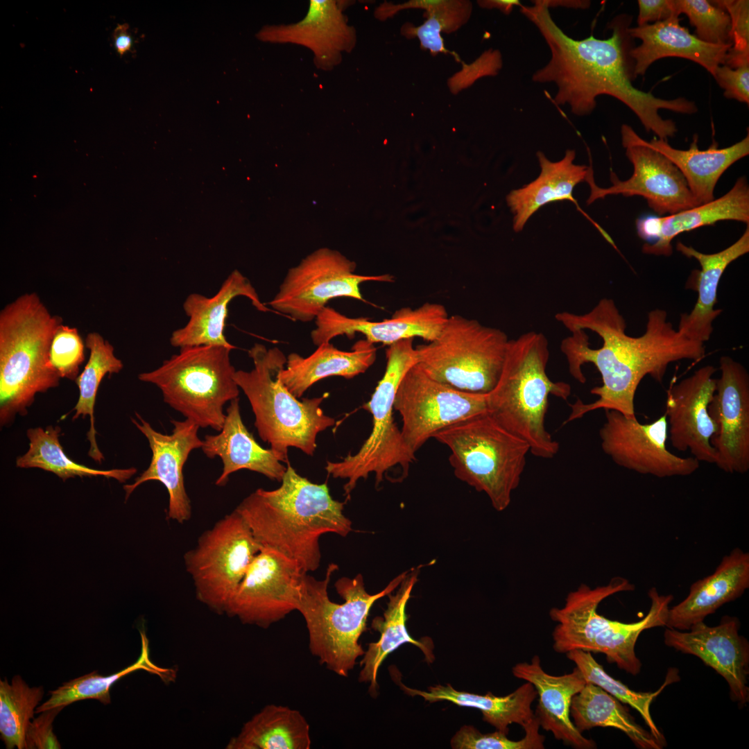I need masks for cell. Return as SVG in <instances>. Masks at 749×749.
Returning <instances> with one entry per match:
<instances>
[{
    "instance_id": "cell-1",
    "label": "cell",
    "mask_w": 749,
    "mask_h": 749,
    "mask_svg": "<svg viewBox=\"0 0 749 749\" xmlns=\"http://www.w3.org/2000/svg\"><path fill=\"white\" fill-rule=\"evenodd\" d=\"M555 318L571 334L560 344L571 376L585 383L581 367L591 363L602 380L601 386L590 390L598 399L589 404L577 399L570 404L571 412L565 424L599 408L636 417L635 397L646 376L662 383L671 363L698 361L705 356L704 343L689 340L674 329L663 309L648 313L646 330L638 337L626 334V321L609 298L600 300L587 313L562 311Z\"/></svg>"
},
{
    "instance_id": "cell-2",
    "label": "cell",
    "mask_w": 749,
    "mask_h": 749,
    "mask_svg": "<svg viewBox=\"0 0 749 749\" xmlns=\"http://www.w3.org/2000/svg\"><path fill=\"white\" fill-rule=\"evenodd\" d=\"M533 2V6H521L520 11L544 39L551 58L533 74L532 80L553 83L557 87L553 98L557 105H568L574 114L582 117L593 112L599 96H611L628 107L646 131L664 140L673 137L678 130L674 121L664 119L659 110L687 114L697 112L696 103L684 97L663 99L632 85L630 16L622 14L613 19L610 24L612 35L607 39L591 35L575 40L553 21L546 0Z\"/></svg>"
},
{
    "instance_id": "cell-3",
    "label": "cell",
    "mask_w": 749,
    "mask_h": 749,
    "mask_svg": "<svg viewBox=\"0 0 749 749\" xmlns=\"http://www.w3.org/2000/svg\"><path fill=\"white\" fill-rule=\"evenodd\" d=\"M344 505L332 497L327 483L310 481L289 463L279 487L257 489L234 510L262 548L296 561L308 573L320 566L321 535L345 537L352 531Z\"/></svg>"
},
{
    "instance_id": "cell-4",
    "label": "cell",
    "mask_w": 749,
    "mask_h": 749,
    "mask_svg": "<svg viewBox=\"0 0 749 749\" xmlns=\"http://www.w3.org/2000/svg\"><path fill=\"white\" fill-rule=\"evenodd\" d=\"M549 343L541 332H528L509 340L498 381L487 393L488 415L542 458H551L559 450L545 427L549 396L567 400L571 394L569 384L549 377Z\"/></svg>"
},
{
    "instance_id": "cell-5",
    "label": "cell",
    "mask_w": 749,
    "mask_h": 749,
    "mask_svg": "<svg viewBox=\"0 0 749 749\" xmlns=\"http://www.w3.org/2000/svg\"><path fill=\"white\" fill-rule=\"evenodd\" d=\"M63 319L51 313L36 293H26L0 312V423L24 416L36 394L59 386L51 363L54 335Z\"/></svg>"
},
{
    "instance_id": "cell-6",
    "label": "cell",
    "mask_w": 749,
    "mask_h": 749,
    "mask_svg": "<svg viewBox=\"0 0 749 749\" xmlns=\"http://www.w3.org/2000/svg\"><path fill=\"white\" fill-rule=\"evenodd\" d=\"M633 590L635 585L628 579L616 576L606 585L592 588L581 584L570 592L562 608L549 611L551 619L557 623L552 632L554 651L565 654L573 650L603 653L609 663L632 675L639 674L642 663L635 653L637 639L646 630L666 626L673 596L651 588L649 610L635 622L614 621L598 613L599 605L606 598Z\"/></svg>"
},
{
    "instance_id": "cell-7",
    "label": "cell",
    "mask_w": 749,
    "mask_h": 749,
    "mask_svg": "<svg viewBox=\"0 0 749 749\" xmlns=\"http://www.w3.org/2000/svg\"><path fill=\"white\" fill-rule=\"evenodd\" d=\"M248 355L252 369L236 370L234 380L250 404L259 436L282 462L289 463V447L313 456L318 433L336 424L320 407L325 397L300 400L289 391L279 377L286 356L278 347L255 343Z\"/></svg>"
},
{
    "instance_id": "cell-8",
    "label": "cell",
    "mask_w": 749,
    "mask_h": 749,
    "mask_svg": "<svg viewBox=\"0 0 749 749\" xmlns=\"http://www.w3.org/2000/svg\"><path fill=\"white\" fill-rule=\"evenodd\" d=\"M338 569L336 564L330 563L322 580L305 574L298 611L306 622L310 652L327 669L347 677L358 657L365 653L359 639L366 630L371 608L376 601L392 593L408 571L395 577L374 594L365 590L361 574L354 578L341 577L334 584L344 600L340 604L331 601L328 595L331 578Z\"/></svg>"
},
{
    "instance_id": "cell-9",
    "label": "cell",
    "mask_w": 749,
    "mask_h": 749,
    "mask_svg": "<svg viewBox=\"0 0 749 749\" xmlns=\"http://www.w3.org/2000/svg\"><path fill=\"white\" fill-rule=\"evenodd\" d=\"M433 438L450 449L449 461L456 478L484 492L496 510L508 508L530 452L526 442L488 413L446 427Z\"/></svg>"
},
{
    "instance_id": "cell-10",
    "label": "cell",
    "mask_w": 749,
    "mask_h": 749,
    "mask_svg": "<svg viewBox=\"0 0 749 749\" xmlns=\"http://www.w3.org/2000/svg\"><path fill=\"white\" fill-rule=\"evenodd\" d=\"M234 348L194 345L180 348L157 369L138 379L159 388L165 403L200 428L220 431L226 414L223 407L238 398L236 370L230 361Z\"/></svg>"
},
{
    "instance_id": "cell-11",
    "label": "cell",
    "mask_w": 749,
    "mask_h": 749,
    "mask_svg": "<svg viewBox=\"0 0 749 749\" xmlns=\"http://www.w3.org/2000/svg\"><path fill=\"white\" fill-rule=\"evenodd\" d=\"M386 366L370 399L363 408L370 413L372 429L368 438L354 454H348L338 462L327 461L325 470L334 479H344L345 495L350 498L357 482L374 473L376 486L384 481L388 472L397 466L402 468V478L415 460V454L406 445L401 429L393 417L394 400L398 386L406 372L417 363L413 338L400 341L386 350Z\"/></svg>"
},
{
    "instance_id": "cell-12",
    "label": "cell",
    "mask_w": 749,
    "mask_h": 749,
    "mask_svg": "<svg viewBox=\"0 0 749 749\" xmlns=\"http://www.w3.org/2000/svg\"><path fill=\"white\" fill-rule=\"evenodd\" d=\"M502 330L449 316L438 336L418 345L417 364L431 378L460 390L488 393L501 372L509 342Z\"/></svg>"
},
{
    "instance_id": "cell-13",
    "label": "cell",
    "mask_w": 749,
    "mask_h": 749,
    "mask_svg": "<svg viewBox=\"0 0 749 749\" xmlns=\"http://www.w3.org/2000/svg\"><path fill=\"white\" fill-rule=\"evenodd\" d=\"M262 549L235 510L216 522L183 556L197 599L213 612L225 614L250 565Z\"/></svg>"
},
{
    "instance_id": "cell-14",
    "label": "cell",
    "mask_w": 749,
    "mask_h": 749,
    "mask_svg": "<svg viewBox=\"0 0 749 749\" xmlns=\"http://www.w3.org/2000/svg\"><path fill=\"white\" fill-rule=\"evenodd\" d=\"M356 264L337 250L319 248L290 268L268 304L276 312L302 322L315 320L327 304L337 298L365 302L361 284L393 282V276L363 275Z\"/></svg>"
},
{
    "instance_id": "cell-15",
    "label": "cell",
    "mask_w": 749,
    "mask_h": 749,
    "mask_svg": "<svg viewBox=\"0 0 749 749\" xmlns=\"http://www.w3.org/2000/svg\"><path fill=\"white\" fill-rule=\"evenodd\" d=\"M394 410L402 417L403 438L415 454L438 431L487 413V393L454 388L431 378L416 363L398 386Z\"/></svg>"
},
{
    "instance_id": "cell-16",
    "label": "cell",
    "mask_w": 749,
    "mask_h": 749,
    "mask_svg": "<svg viewBox=\"0 0 749 749\" xmlns=\"http://www.w3.org/2000/svg\"><path fill=\"white\" fill-rule=\"evenodd\" d=\"M621 141L626 155L633 166V173L626 180H620L614 172L609 187L597 186L592 165L585 182L590 188L587 204L609 195L626 197L639 196L658 215H670L698 206L687 182L679 169L665 156L651 148L631 126L623 124Z\"/></svg>"
},
{
    "instance_id": "cell-17",
    "label": "cell",
    "mask_w": 749,
    "mask_h": 749,
    "mask_svg": "<svg viewBox=\"0 0 749 749\" xmlns=\"http://www.w3.org/2000/svg\"><path fill=\"white\" fill-rule=\"evenodd\" d=\"M305 574L296 561L263 548L250 565L225 614L243 624L268 628L298 610Z\"/></svg>"
},
{
    "instance_id": "cell-18",
    "label": "cell",
    "mask_w": 749,
    "mask_h": 749,
    "mask_svg": "<svg viewBox=\"0 0 749 749\" xmlns=\"http://www.w3.org/2000/svg\"><path fill=\"white\" fill-rule=\"evenodd\" d=\"M599 437L603 452L617 465L659 478L689 476L699 467L695 458L681 457L666 447L668 429L664 414L653 422L640 423L615 410H604Z\"/></svg>"
},
{
    "instance_id": "cell-19",
    "label": "cell",
    "mask_w": 749,
    "mask_h": 749,
    "mask_svg": "<svg viewBox=\"0 0 749 749\" xmlns=\"http://www.w3.org/2000/svg\"><path fill=\"white\" fill-rule=\"evenodd\" d=\"M719 365L721 376L708 407L717 426L711 439L715 464L728 473L745 474L749 470V374L728 356H721Z\"/></svg>"
},
{
    "instance_id": "cell-20",
    "label": "cell",
    "mask_w": 749,
    "mask_h": 749,
    "mask_svg": "<svg viewBox=\"0 0 749 749\" xmlns=\"http://www.w3.org/2000/svg\"><path fill=\"white\" fill-rule=\"evenodd\" d=\"M740 621L723 617L719 624L697 623L688 630L669 628L664 644L685 654L696 656L727 682L732 700L743 707L749 701V644L739 635Z\"/></svg>"
},
{
    "instance_id": "cell-21",
    "label": "cell",
    "mask_w": 749,
    "mask_h": 749,
    "mask_svg": "<svg viewBox=\"0 0 749 749\" xmlns=\"http://www.w3.org/2000/svg\"><path fill=\"white\" fill-rule=\"evenodd\" d=\"M716 369L703 366L666 391L664 415L668 438L678 451H689L699 462L716 463V454L711 439L717 426L709 413V404L716 390Z\"/></svg>"
},
{
    "instance_id": "cell-22",
    "label": "cell",
    "mask_w": 749,
    "mask_h": 749,
    "mask_svg": "<svg viewBox=\"0 0 749 749\" xmlns=\"http://www.w3.org/2000/svg\"><path fill=\"white\" fill-rule=\"evenodd\" d=\"M135 415L132 422L148 440L152 458L148 467L132 483L123 485L126 500L142 483L158 481L169 494L167 518L184 524L191 519L192 508L184 486L183 467L189 454L202 447L203 440L198 436L200 427L187 419L173 420L172 433L164 434L155 431L137 413Z\"/></svg>"
},
{
    "instance_id": "cell-23",
    "label": "cell",
    "mask_w": 749,
    "mask_h": 749,
    "mask_svg": "<svg viewBox=\"0 0 749 749\" xmlns=\"http://www.w3.org/2000/svg\"><path fill=\"white\" fill-rule=\"evenodd\" d=\"M448 317L445 306L433 302L415 309L401 308L390 318L381 321L348 317L327 306L314 320L316 327L311 332V338L316 346L329 343L338 336L352 338L356 333L373 344L388 346L416 337L430 342L438 336Z\"/></svg>"
},
{
    "instance_id": "cell-24",
    "label": "cell",
    "mask_w": 749,
    "mask_h": 749,
    "mask_svg": "<svg viewBox=\"0 0 749 749\" xmlns=\"http://www.w3.org/2000/svg\"><path fill=\"white\" fill-rule=\"evenodd\" d=\"M728 220L749 223V187L745 177L739 178L725 195L709 203L670 215L641 217L636 221V229L639 237L647 241L642 246L644 253L669 256L673 252L671 242L680 234Z\"/></svg>"
},
{
    "instance_id": "cell-25",
    "label": "cell",
    "mask_w": 749,
    "mask_h": 749,
    "mask_svg": "<svg viewBox=\"0 0 749 749\" xmlns=\"http://www.w3.org/2000/svg\"><path fill=\"white\" fill-rule=\"evenodd\" d=\"M512 672L515 677L531 682L536 689L539 699L534 714L540 726L551 732L556 739L575 748H596L595 741L577 730L570 716L573 697L587 683L577 666L569 673L551 675L542 669L540 657L534 655L530 662L516 664Z\"/></svg>"
},
{
    "instance_id": "cell-26",
    "label": "cell",
    "mask_w": 749,
    "mask_h": 749,
    "mask_svg": "<svg viewBox=\"0 0 749 749\" xmlns=\"http://www.w3.org/2000/svg\"><path fill=\"white\" fill-rule=\"evenodd\" d=\"M680 21L679 16H672L664 21L628 28L631 38L642 41L640 45L632 47L629 51L633 62L634 78L644 75L654 62L667 57L691 60L712 76L718 66L725 64L732 44L705 42L682 26Z\"/></svg>"
},
{
    "instance_id": "cell-27",
    "label": "cell",
    "mask_w": 749,
    "mask_h": 749,
    "mask_svg": "<svg viewBox=\"0 0 749 749\" xmlns=\"http://www.w3.org/2000/svg\"><path fill=\"white\" fill-rule=\"evenodd\" d=\"M238 296L249 299L258 311H270L261 301L249 279L239 271L234 270L214 296L208 298L196 293L187 296L183 303V309L189 317V321L186 325L171 334V345L180 348L207 345L235 349L236 347L227 341L224 330L228 305Z\"/></svg>"
},
{
    "instance_id": "cell-28",
    "label": "cell",
    "mask_w": 749,
    "mask_h": 749,
    "mask_svg": "<svg viewBox=\"0 0 749 749\" xmlns=\"http://www.w3.org/2000/svg\"><path fill=\"white\" fill-rule=\"evenodd\" d=\"M749 587V553L737 547L723 557L714 572L694 582L687 597L670 607L666 626L688 630Z\"/></svg>"
},
{
    "instance_id": "cell-29",
    "label": "cell",
    "mask_w": 749,
    "mask_h": 749,
    "mask_svg": "<svg viewBox=\"0 0 749 749\" xmlns=\"http://www.w3.org/2000/svg\"><path fill=\"white\" fill-rule=\"evenodd\" d=\"M222 429L218 434L206 435L202 450L208 458L218 456L223 467L215 484H227L230 474L242 469L263 474L270 480L281 482L286 470L277 454L271 449H264L255 440L243 422L239 400L230 402Z\"/></svg>"
},
{
    "instance_id": "cell-30",
    "label": "cell",
    "mask_w": 749,
    "mask_h": 749,
    "mask_svg": "<svg viewBox=\"0 0 749 749\" xmlns=\"http://www.w3.org/2000/svg\"><path fill=\"white\" fill-rule=\"evenodd\" d=\"M676 249L696 259L701 268L697 280L696 302L689 313L681 315L677 329L688 339L704 343L709 339L713 322L722 311L714 308L720 279L732 261L749 252V226L736 242L716 253H703L682 242L677 243Z\"/></svg>"
},
{
    "instance_id": "cell-31",
    "label": "cell",
    "mask_w": 749,
    "mask_h": 749,
    "mask_svg": "<svg viewBox=\"0 0 749 749\" xmlns=\"http://www.w3.org/2000/svg\"><path fill=\"white\" fill-rule=\"evenodd\" d=\"M377 349L365 339L356 341L351 350L343 351L330 342L324 343L309 356L293 352L286 356L279 377L289 391L300 398L315 383L333 376L352 379L365 372L375 361Z\"/></svg>"
},
{
    "instance_id": "cell-32",
    "label": "cell",
    "mask_w": 749,
    "mask_h": 749,
    "mask_svg": "<svg viewBox=\"0 0 749 749\" xmlns=\"http://www.w3.org/2000/svg\"><path fill=\"white\" fill-rule=\"evenodd\" d=\"M646 142L679 169L697 205L713 200L714 188L723 173L749 154L748 134L730 146L719 148L717 143L714 141L706 150L698 148L697 135L694 136L687 150L673 148L667 140L657 137Z\"/></svg>"
},
{
    "instance_id": "cell-33",
    "label": "cell",
    "mask_w": 749,
    "mask_h": 749,
    "mask_svg": "<svg viewBox=\"0 0 749 749\" xmlns=\"http://www.w3.org/2000/svg\"><path fill=\"white\" fill-rule=\"evenodd\" d=\"M536 155L541 169L539 176L507 196L516 232L522 231L531 216L544 205L564 200L576 204L572 195L574 189L585 181L589 171L587 166L574 163V150H567L564 157L558 162L550 161L541 151Z\"/></svg>"
},
{
    "instance_id": "cell-34",
    "label": "cell",
    "mask_w": 749,
    "mask_h": 749,
    "mask_svg": "<svg viewBox=\"0 0 749 749\" xmlns=\"http://www.w3.org/2000/svg\"><path fill=\"white\" fill-rule=\"evenodd\" d=\"M419 569L408 571L395 594L388 595L389 601L383 617L374 619L372 627L380 632L377 642L370 643L368 648L360 662L362 669L359 680L369 682V691L372 695L377 694V673L386 657L404 643H411L418 647L424 654L426 660L431 663L434 659L431 641L424 642L414 639L408 634L406 621V608L414 585L417 582Z\"/></svg>"
},
{
    "instance_id": "cell-35",
    "label": "cell",
    "mask_w": 749,
    "mask_h": 749,
    "mask_svg": "<svg viewBox=\"0 0 749 749\" xmlns=\"http://www.w3.org/2000/svg\"><path fill=\"white\" fill-rule=\"evenodd\" d=\"M400 685L406 694L422 696L429 703L449 701L459 706L478 709L483 721L506 734L509 725L516 723L523 728L535 716L531 705L537 693L529 682L504 696H497L491 692L480 695L458 691L449 684L429 687L428 691L409 688L401 682Z\"/></svg>"
},
{
    "instance_id": "cell-36",
    "label": "cell",
    "mask_w": 749,
    "mask_h": 749,
    "mask_svg": "<svg viewBox=\"0 0 749 749\" xmlns=\"http://www.w3.org/2000/svg\"><path fill=\"white\" fill-rule=\"evenodd\" d=\"M310 728L304 716L289 707L268 705L245 723L227 749H309Z\"/></svg>"
},
{
    "instance_id": "cell-37",
    "label": "cell",
    "mask_w": 749,
    "mask_h": 749,
    "mask_svg": "<svg viewBox=\"0 0 749 749\" xmlns=\"http://www.w3.org/2000/svg\"><path fill=\"white\" fill-rule=\"evenodd\" d=\"M570 716L581 733L595 727L613 728L623 732L639 748L662 749L665 746L639 725L619 700L592 682H587L573 697Z\"/></svg>"
},
{
    "instance_id": "cell-38",
    "label": "cell",
    "mask_w": 749,
    "mask_h": 749,
    "mask_svg": "<svg viewBox=\"0 0 749 749\" xmlns=\"http://www.w3.org/2000/svg\"><path fill=\"white\" fill-rule=\"evenodd\" d=\"M60 428L58 426L28 429L29 448L17 458V467L40 468L54 473L63 481L75 476H103L124 483L136 474L135 467L101 470L76 463L64 452L60 442Z\"/></svg>"
},
{
    "instance_id": "cell-39",
    "label": "cell",
    "mask_w": 749,
    "mask_h": 749,
    "mask_svg": "<svg viewBox=\"0 0 749 749\" xmlns=\"http://www.w3.org/2000/svg\"><path fill=\"white\" fill-rule=\"evenodd\" d=\"M85 347L89 350L88 361L83 371L76 379L79 389V397L74 408L73 420L80 417L89 416L90 427L87 438L90 442L88 455L94 461L101 463L104 459L96 440L94 427V405L100 384L108 374L119 373L123 368L122 361L114 354L112 345L98 332L88 333L85 340Z\"/></svg>"
},
{
    "instance_id": "cell-40",
    "label": "cell",
    "mask_w": 749,
    "mask_h": 749,
    "mask_svg": "<svg viewBox=\"0 0 749 749\" xmlns=\"http://www.w3.org/2000/svg\"><path fill=\"white\" fill-rule=\"evenodd\" d=\"M141 651L138 660L132 665L108 676L99 675L96 671L66 682L58 689L51 691L49 698L38 706L35 713L58 707L66 706L85 699H96L104 705L110 703V687L119 679L137 670H145L157 675L162 680L174 679L175 671L164 669L153 664L149 657L148 640L144 632L140 631Z\"/></svg>"
},
{
    "instance_id": "cell-41",
    "label": "cell",
    "mask_w": 749,
    "mask_h": 749,
    "mask_svg": "<svg viewBox=\"0 0 749 749\" xmlns=\"http://www.w3.org/2000/svg\"><path fill=\"white\" fill-rule=\"evenodd\" d=\"M567 657L575 663L585 680L602 688L621 703L630 705L642 716L652 734L666 745V740L655 723L651 714L650 707L653 700L664 688L678 680L675 669L669 670L663 685L653 692H640L630 689L621 681L610 676L592 656V653L582 650H573L566 653Z\"/></svg>"
},
{
    "instance_id": "cell-42",
    "label": "cell",
    "mask_w": 749,
    "mask_h": 749,
    "mask_svg": "<svg viewBox=\"0 0 749 749\" xmlns=\"http://www.w3.org/2000/svg\"><path fill=\"white\" fill-rule=\"evenodd\" d=\"M43 695L42 687H31L19 675L11 683L0 680V733L7 749H26V733Z\"/></svg>"
},
{
    "instance_id": "cell-43",
    "label": "cell",
    "mask_w": 749,
    "mask_h": 749,
    "mask_svg": "<svg viewBox=\"0 0 749 749\" xmlns=\"http://www.w3.org/2000/svg\"><path fill=\"white\" fill-rule=\"evenodd\" d=\"M472 3L467 1L433 0L426 9L427 20L419 26L406 23L402 28V33L406 37H417L421 47L430 51L431 54L450 53L457 61H461L456 53L446 49L441 37L442 31L451 33L465 24L470 17Z\"/></svg>"
},
{
    "instance_id": "cell-44",
    "label": "cell",
    "mask_w": 749,
    "mask_h": 749,
    "mask_svg": "<svg viewBox=\"0 0 749 749\" xmlns=\"http://www.w3.org/2000/svg\"><path fill=\"white\" fill-rule=\"evenodd\" d=\"M675 12L685 14L696 36L713 44L731 43V23L727 11L714 1L672 0Z\"/></svg>"
},
{
    "instance_id": "cell-45",
    "label": "cell",
    "mask_w": 749,
    "mask_h": 749,
    "mask_svg": "<svg viewBox=\"0 0 749 749\" xmlns=\"http://www.w3.org/2000/svg\"><path fill=\"white\" fill-rule=\"evenodd\" d=\"M524 737L518 741L510 740L499 730L483 734L472 725L463 726L453 737L451 746L455 749H542L545 737L540 734L537 717L523 728Z\"/></svg>"
},
{
    "instance_id": "cell-46",
    "label": "cell",
    "mask_w": 749,
    "mask_h": 749,
    "mask_svg": "<svg viewBox=\"0 0 749 749\" xmlns=\"http://www.w3.org/2000/svg\"><path fill=\"white\" fill-rule=\"evenodd\" d=\"M85 344L76 327L62 325L53 338L49 359L60 378L76 381L85 360Z\"/></svg>"
},
{
    "instance_id": "cell-47",
    "label": "cell",
    "mask_w": 749,
    "mask_h": 749,
    "mask_svg": "<svg viewBox=\"0 0 749 749\" xmlns=\"http://www.w3.org/2000/svg\"><path fill=\"white\" fill-rule=\"evenodd\" d=\"M728 13L731 23V43L724 64L738 67L749 64V1H714Z\"/></svg>"
},
{
    "instance_id": "cell-48",
    "label": "cell",
    "mask_w": 749,
    "mask_h": 749,
    "mask_svg": "<svg viewBox=\"0 0 749 749\" xmlns=\"http://www.w3.org/2000/svg\"><path fill=\"white\" fill-rule=\"evenodd\" d=\"M63 708L58 707L42 712L31 721L26 733V749L61 748L53 731V722Z\"/></svg>"
},
{
    "instance_id": "cell-49",
    "label": "cell",
    "mask_w": 749,
    "mask_h": 749,
    "mask_svg": "<svg viewBox=\"0 0 749 749\" xmlns=\"http://www.w3.org/2000/svg\"><path fill=\"white\" fill-rule=\"evenodd\" d=\"M724 90V96L739 102L749 103V64L730 67L718 66L712 76Z\"/></svg>"
},
{
    "instance_id": "cell-50",
    "label": "cell",
    "mask_w": 749,
    "mask_h": 749,
    "mask_svg": "<svg viewBox=\"0 0 749 749\" xmlns=\"http://www.w3.org/2000/svg\"><path fill=\"white\" fill-rule=\"evenodd\" d=\"M502 67L501 53L490 49L485 51L473 63L463 64L460 89L468 87L476 79L486 76H495Z\"/></svg>"
},
{
    "instance_id": "cell-51",
    "label": "cell",
    "mask_w": 749,
    "mask_h": 749,
    "mask_svg": "<svg viewBox=\"0 0 749 749\" xmlns=\"http://www.w3.org/2000/svg\"><path fill=\"white\" fill-rule=\"evenodd\" d=\"M637 26L666 20L675 14L672 0H639Z\"/></svg>"
},
{
    "instance_id": "cell-52",
    "label": "cell",
    "mask_w": 749,
    "mask_h": 749,
    "mask_svg": "<svg viewBox=\"0 0 749 749\" xmlns=\"http://www.w3.org/2000/svg\"><path fill=\"white\" fill-rule=\"evenodd\" d=\"M128 24H119L113 33L114 46L121 55L130 51L132 45V37L128 33Z\"/></svg>"
},
{
    "instance_id": "cell-53",
    "label": "cell",
    "mask_w": 749,
    "mask_h": 749,
    "mask_svg": "<svg viewBox=\"0 0 749 749\" xmlns=\"http://www.w3.org/2000/svg\"><path fill=\"white\" fill-rule=\"evenodd\" d=\"M478 3L483 8L499 9L506 15L510 14L514 7L517 6H521L520 1L518 0H485L479 1Z\"/></svg>"
}]
</instances>
